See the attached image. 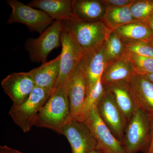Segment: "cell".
I'll list each match as a JSON object with an SVG mask.
<instances>
[{
	"instance_id": "obj_1",
	"label": "cell",
	"mask_w": 153,
	"mask_h": 153,
	"mask_svg": "<svg viewBox=\"0 0 153 153\" xmlns=\"http://www.w3.org/2000/svg\"><path fill=\"white\" fill-rule=\"evenodd\" d=\"M67 87L68 82L55 85L36 117L35 126L49 129L60 134L62 128L72 118Z\"/></svg>"
},
{
	"instance_id": "obj_2",
	"label": "cell",
	"mask_w": 153,
	"mask_h": 153,
	"mask_svg": "<svg viewBox=\"0 0 153 153\" xmlns=\"http://www.w3.org/2000/svg\"><path fill=\"white\" fill-rule=\"evenodd\" d=\"M62 25L63 30L69 35L83 55L102 45L111 31L103 21L87 22L72 18L62 22Z\"/></svg>"
},
{
	"instance_id": "obj_3",
	"label": "cell",
	"mask_w": 153,
	"mask_h": 153,
	"mask_svg": "<svg viewBox=\"0 0 153 153\" xmlns=\"http://www.w3.org/2000/svg\"><path fill=\"white\" fill-rule=\"evenodd\" d=\"M152 133V119L137 108L124 133L122 143L126 153H136L149 148Z\"/></svg>"
},
{
	"instance_id": "obj_4",
	"label": "cell",
	"mask_w": 153,
	"mask_h": 153,
	"mask_svg": "<svg viewBox=\"0 0 153 153\" xmlns=\"http://www.w3.org/2000/svg\"><path fill=\"white\" fill-rule=\"evenodd\" d=\"M52 91L36 86L24 103L20 105H12L9 115L24 132H28L34 126L37 115L49 99Z\"/></svg>"
},
{
	"instance_id": "obj_5",
	"label": "cell",
	"mask_w": 153,
	"mask_h": 153,
	"mask_svg": "<svg viewBox=\"0 0 153 153\" xmlns=\"http://www.w3.org/2000/svg\"><path fill=\"white\" fill-rule=\"evenodd\" d=\"M62 31V22L55 21L38 38L27 40L25 46L31 60L43 63L47 62L49 53L61 46L60 38Z\"/></svg>"
},
{
	"instance_id": "obj_6",
	"label": "cell",
	"mask_w": 153,
	"mask_h": 153,
	"mask_svg": "<svg viewBox=\"0 0 153 153\" xmlns=\"http://www.w3.org/2000/svg\"><path fill=\"white\" fill-rule=\"evenodd\" d=\"M7 3L12 9L7 22L10 25L23 24L32 32L41 34L55 21L43 11L17 0H8Z\"/></svg>"
},
{
	"instance_id": "obj_7",
	"label": "cell",
	"mask_w": 153,
	"mask_h": 153,
	"mask_svg": "<svg viewBox=\"0 0 153 153\" xmlns=\"http://www.w3.org/2000/svg\"><path fill=\"white\" fill-rule=\"evenodd\" d=\"M67 87L71 117L85 123L83 108L87 94V82L82 60L69 77Z\"/></svg>"
},
{
	"instance_id": "obj_8",
	"label": "cell",
	"mask_w": 153,
	"mask_h": 153,
	"mask_svg": "<svg viewBox=\"0 0 153 153\" xmlns=\"http://www.w3.org/2000/svg\"><path fill=\"white\" fill-rule=\"evenodd\" d=\"M60 134L68 140L71 153H89L97 149L95 137L85 123L72 118L62 128Z\"/></svg>"
},
{
	"instance_id": "obj_9",
	"label": "cell",
	"mask_w": 153,
	"mask_h": 153,
	"mask_svg": "<svg viewBox=\"0 0 153 153\" xmlns=\"http://www.w3.org/2000/svg\"><path fill=\"white\" fill-rule=\"evenodd\" d=\"M96 108L102 120L114 135L122 143L128 121L112 94L105 90Z\"/></svg>"
},
{
	"instance_id": "obj_10",
	"label": "cell",
	"mask_w": 153,
	"mask_h": 153,
	"mask_svg": "<svg viewBox=\"0 0 153 153\" xmlns=\"http://www.w3.org/2000/svg\"><path fill=\"white\" fill-rule=\"evenodd\" d=\"M85 123L95 137L97 149L103 153H127L123 144L114 135L100 116L96 106L90 111Z\"/></svg>"
},
{
	"instance_id": "obj_11",
	"label": "cell",
	"mask_w": 153,
	"mask_h": 153,
	"mask_svg": "<svg viewBox=\"0 0 153 153\" xmlns=\"http://www.w3.org/2000/svg\"><path fill=\"white\" fill-rule=\"evenodd\" d=\"M1 84L5 93L16 105L24 103L36 86L29 72L12 73L2 80Z\"/></svg>"
},
{
	"instance_id": "obj_12",
	"label": "cell",
	"mask_w": 153,
	"mask_h": 153,
	"mask_svg": "<svg viewBox=\"0 0 153 153\" xmlns=\"http://www.w3.org/2000/svg\"><path fill=\"white\" fill-rule=\"evenodd\" d=\"M60 40L62 51L60 54V74L55 85L68 82L83 56L69 35L63 30Z\"/></svg>"
},
{
	"instance_id": "obj_13",
	"label": "cell",
	"mask_w": 153,
	"mask_h": 153,
	"mask_svg": "<svg viewBox=\"0 0 153 153\" xmlns=\"http://www.w3.org/2000/svg\"><path fill=\"white\" fill-rule=\"evenodd\" d=\"M137 107L153 119V84L146 76L135 74L128 82Z\"/></svg>"
},
{
	"instance_id": "obj_14",
	"label": "cell",
	"mask_w": 153,
	"mask_h": 153,
	"mask_svg": "<svg viewBox=\"0 0 153 153\" xmlns=\"http://www.w3.org/2000/svg\"><path fill=\"white\" fill-rule=\"evenodd\" d=\"M104 43L95 49L86 52L82 59L87 79V94L94 87L102 75L106 66Z\"/></svg>"
},
{
	"instance_id": "obj_15",
	"label": "cell",
	"mask_w": 153,
	"mask_h": 153,
	"mask_svg": "<svg viewBox=\"0 0 153 153\" xmlns=\"http://www.w3.org/2000/svg\"><path fill=\"white\" fill-rule=\"evenodd\" d=\"M107 7L102 0H73V18L87 22L103 21Z\"/></svg>"
},
{
	"instance_id": "obj_16",
	"label": "cell",
	"mask_w": 153,
	"mask_h": 153,
	"mask_svg": "<svg viewBox=\"0 0 153 153\" xmlns=\"http://www.w3.org/2000/svg\"><path fill=\"white\" fill-rule=\"evenodd\" d=\"M60 54L53 60L42 63L41 66L29 71L36 86L53 90L60 74Z\"/></svg>"
},
{
	"instance_id": "obj_17",
	"label": "cell",
	"mask_w": 153,
	"mask_h": 153,
	"mask_svg": "<svg viewBox=\"0 0 153 153\" xmlns=\"http://www.w3.org/2000/svg\"><path fill=\"white\" fill-rule=\"evenodd\" d=\"M71 0H33L28 5L43 11L55 21L64 22L73 18Z\"/></svg>"
},
{
	"instance_id": "obj_18",
	"label": "cell",
	"mask_w": 153,
	"mask_h": 153,
	"mask_svg": "<svg viewBox=\"0 0 153 153\" xmlns=\"http://www.w3.org/2000/svg\"><path fill=\"white\" fill-rule=\"evenodd\" d=\"M135 74L129 61L123 55L105 67L101 80L104 86L119 82H129Z\"/></svg>"
},
{
	"instance_id": "obj_19",
	"label": "cell",
	"mask_w": 153,
	"mask_h": 153,
	"mask_svg": "<svg viewBox=\"0 0 153 153\" xmlns=\"http://www.w3.org/2000/svg\"><path fill=\"white\" fill-rule=\"evenodd\" d=\"M104 86L105 90L112 94L128 122L137 108L130 91L128 82H119Z\"/></svg>"
},
{
	"instance_id": "obj_20",
	"label": "cell",
	"mask_w": 153,
	"mask_h": 153,
	"mask_svg": "<svg viewBox=\"0 0 153 153\" xmlns=\"http://www.w3.org/2000/svg\"><path fill=\"white\" fill-rule=\"evenodd\" d=\"M124 41H143L149 42L153 33L146 23L135 22L123 25L115 30Z\"/></svg>"
},
{
	"instance_id": "obj_21",
	"label": "cell",
	"mask_w": 153,
	"mask_h": 153,
	"mask_svg": "<svg viewBox=\"0 0 153 153\" xmlns=\"http://www.w3.org/2000/svg\"><path fill=\"white\" fill-rule=\"evenodd\" d=\"M130 6L107 8L103 22L110 30L114 31L123 25L136 22L132 16Z\"/></svg>"
},
{
	"instance_id": "obj_22",
	"label": "cell",
	"mask_w": 153,
	"mask_h": 153,
	"mask_svg": "<svg viewBox=\"0 0 153 153\" xmlns=\"http://www.w3.org/2000/svg\"><path fill=\"white\" fill-rule=\"evenodd\" d=\"M124 42L115 31H111L104 43V52L106 66L118 60L126 51Z\"/></svg>"
},
{
	"instance_id": "obj_23",
	"label": "cell",
	"mask_w": 153,
	"mask_h": 153,
	"mask_svg": "<svg viewBox=\"0 0 153 153\" xmlns=\"http://www.w3.org/2000/svg\"><path fill=\"white\" fill-rule=\"evenodd\" d=\"M123 55L129 61L136 74L145 76L153 73V57L140 56L126 51Z\"/></svg>"
},
{
	"instance_id": "obj_24",
	"label": "cell",
	"mask_w": 153,
	"mask_h": 153,
	"mask_svg": "<svg viewBox=\"0 0 153 153\" xmlns=\"http://www.w3.org/2000/svg\"><path fill=\"white\" fill-rule=\"evenodd\" d=\"M130 10L135 21L146 24L153 12V0H136L131 5Z\"/></svg>"
},
{
	"instance_id": "obj_25",
	"label": "cell",
	"mask_w": 153,
	"mask_h": 153,
	"mask_svg": "<svg viewBox=\"0 0 153 153\" xmlns=\"http://www.w3.org/2000/svg\"><path fill=\"white\" fill-rule=\"evenodd\" d=\"M101 76L85 97L83 108L85 123L90 111L93 107L96 106L99 100L105 91L104 86L102 83Z\"/></svg>"
},
{
	"instance_id": "obj_26",
	"label": "cell",
	"mask_w": 153,
	"mask_h": 153,
	"mask_svg": "<svg viewBox=\"0 0 153 153\" xmlns=\"http://www.w3.org/2000/svg\"><path fill=\"white\" fill-rule=\"evenodd\" d=\"M123 41L125 44L126 51L140 56L153 58V47L148 42L143 41Z\"/></svg>"
},
{
	"instance_id": "obj_27",
	"label": "cell",
	"mask_w": 153,
	"mask_h": 153,
	"mask_svg": "<svg viewBox=\"0 0 153 153\" xmlns=\"http://www.w3.org/2000/svg\"><path fill=\"white\" fill-rule=\"evenodd\" d=\"M107 8L121 7L131 6L136 0H102Z\"/></svg>"
},
{
	"instance_id": "obj_28",
	"label": "cell",
	"mask_w": 153,
	"mask_h": 153,
	"mask_svg": "<svg viewBox=\"0 0 153 153\" xmlns=\"http://www.w3.org/2000/svg\"><path fill=\"white\" fill-rule=\"evenodd\" d=\"M0 153H24L4 145L0 146Z\"/></svg>"
},
{
	"instance_id": "obj_29",
	"label": "cell",
	"mask_w": 153,
	"mask_h": 153,
	"mask_svg": "<svg viewBox=\"0 0 153 153\" xmlns=\"http://www.w3.org/2000/svg\"><path fill=\"white\" fill-rule=\"evenodd\" d=\"M153 153V119H152V140L150 146L148 150V153Z\"/></svg>"
},
{
	"instance_id": "obj_30",
	"label": "cell",
	"mask_w": 153,
	"mask_h": 153,
	"mask_svg": "<svg viewBox=\"0 0 153 153\" xmlns=\"http://www.w3.org/2000/svg\"><path fill=\"white\" fill-rule=\"evenodd\" d=\"M146 24L147 25L149 28L150 29L151 31L153 33V20H151V19H150V20L148 21V22L146 23Z\"/></svg>"
},
{
	"instance_id": "obj_31",
	"label": "cell",
	"mask_w": 153,
	"mask_h": 153,
	"mask_svg": "<svg viewBox=\"0 0 153 153\" xmlns=\"http://www.w3.org/2000/svg\"><path fill=\"white\" fill-rule=\"evenodd\" d=\"M145 76H146V78L148 80H149V81H150L151 82H152L153 84V72L152 73V74H149V75Z\"/></svg>"
},
{
	"instance_id": "obj_32",
	"label": "cell",
	"mask_w": 153,
	"mask_h": 153,
	"mask_svg": "<svg viewBox=\"0 0 153 153\" xmlns=\"http://www.w3.org/2000/svg\"><path fill=\"white\" fill-rule=\"evenodd\" d=\"M89 153H103L100 150L98 149H96L95 150L91 151Z\"/></svg>"
},
{
	"instance_id": "obj_33",
	"label": "cell",
	"mask_w": 153,
	"mask_h": 153,
	"mask_svg": "<svg viewBox=\"0 0 153 153\" xmlns=\"http://www.w3.org/2000/svg\"><path fill=\"white\" fill-rule=\"evenodd\" d=\"M148 43H149V44H150L153 47V39H151L150 41H149Z\"/></svg>"
},
{
	"instance_id": "obj_34",
	"label": "cell",
	"mask_w": 153,
	"mask_h": 153,
	"mask_svg": "<svg viewBox=\"0 0 153 153\" xmlns=\"http://www.w3.org/2000/svg\"><path fill=\"white\" fill-rule=\"evenodd\" d=\"M150 19H151V20H153V12L152 14V16H151Z\"/></svg>"
},
{
	"instance_id": "obj_35",
	"label": "cell",
	"mask_w": 153,
	"mask_h": 153,
	"mask_svg": "<svg viewBox=\"0 0 153 153\" xmlns=\"http://www.w3.org/2000/svg\"></svg>"
}]
</instances>
